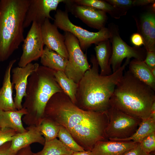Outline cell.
Returning a JSON list of instances; mask_svg holds the SVG:
<instances>
[{
  "mask_svg": "<svg viewBox=\"0 0 155 155\" xmlns=\"http://www.w3.org/2000/svg\"><path fill=\"white\" fill-rule=\"evenodd\" d=\"M44 117L64 127L85 151H91L99 141L108 140L105 134L108 122L106 111L82 109L63 92L57 93L51 98L45 106Z\"/></svg>",
  "mask_w": 155,
  "mask_h": 155,
  "instance_id": "obj_1",
  "label": "cell"
},
{
  "mask_svg": "<svg viewBox=\"0 0 155 155\" xmlns=\"http://www.w3.org/2000/svg\"><path fill=\"white\" fill-rule=\"evenodd\" d=\"M130 61V59H126L116 71L109 75L102 76L99 73V66L95 56L92 55V66L86 72L78 83L75 105L86 111H106L111 107L110 100L115 87Z\"/></svg>",
  "mask_w": 155,
  "mask_h": 155,
  "instance_id": "obj_2",
  "label": "cell"
},
{
  "mask_svg": "<svg viewBox=\"0 0 155 155\" xmlns=\"http://www.w3.org/2000/svg\"><path fill=\"white\" fill-rule=\"evenodd\" d=\"M155 101V90L129 70L117 84L110 100L111 106L142 120L148 117Z\"/></svg>",
  "mask_w": 155,
  "mask_h": 155,
  "instance_id": "obj_3",
  "label": "cell"
},
{
  "mask_svg": "<svg viewBox=\"0 0 155 155\" xmlns=\"http://www.w3.org/2000/svg\"><path fill=\"white\" fill-rule=\"evenodd\" d=\"M55 71L43 66L29 77L23 108L27 111L22 120L28 126L39 125L46 105L55 94L63 92L55 80Z\"/></svg>",
  "mask_w": 155,
  "mask_h": 155,
  "instance_id": "obj_4",
  "label": "cell"
},
{
  "mask_svg": "<svg viewBox=\"0 0 155 155\" xmlns=\"http://www.w3.org/2000/svg\"><path fill=\"white\" fill-rule=\"evenodd\" d=\"M30 0H0V61L9 59L24 38L23 24Z\"/></svg>",
  "mask_w": 155,
  "mask_h": 155,
  "instance_id": "obj_5",
  "label": "cell"
},
{
  "mask_svg": "<svg viewBox=\"0 0 155 155\" xmlns=\"http://www.w3.org/2000/svg\"><path fill=\"white\" fill-rule=\"evenodd\" d=\"M53 20L54 24L58 28L69 32L76 37L82 51L87 49L93 44L109 39L111 37L108 28L105 27L97 32H93L75 25L70 20L66 10H57Z\"/></svg>",
  "mask_w": 155,
  "mask_h": 155,
  "instance_id": "obj_6",
  "label": "cell"
},
{
  "mask_svg": "<svg viewBox=\"0 0 155 155\" xmlns=\"http://www.w3.org/2000/svg\"><path fill=\"white\" fill-rule=\"evenodd\" d=\"M108 122L105 130L107 140L123 139L131 136L142 120L111 106L106 111Z\"/></svg>",
  "mask_w": 155,
  "mask_h": 155,
  "instance_id": "obj_7",
  "label": "cell"
},
{
  "mask_svg": "<svg viewBox=\"0 0 155 155\" xmlns=\"http://www.w3.org/2000/svg\"><path fill=\"white\" fill-rule=\"evenodd\" d=\"M64 36L68 54V61L64 72L69 78L78 84L91 66L76 37L68 32H65Z\"/></svg>",
  "mask_w": 155,
  "mask_h": 155,
  "instance_id": "obj_8",
  "label": "cell"
},
{
  "mask_svg": "<svg viewBox=\"0 0 155 155\" xmlns=\"http://www.w3.org/2000/svg\"><path fill=\"white\" fill-rule=\"evenodd\" d=\"M108 28L111 33L109 38L112 49L110 63L112 71L114 72L121 66L123 60L133 58L138 60L144 61L147 51L144 48L128 45L121 38L119 34L118 26L111 23Z\"/></svg>",
  "mask_w": 155,
  "mask_h": 155,
  "instance_id": "obj_9",
  "label": "cell"
},
{
  "mask_svg": "<svg viewBox=\"0 0 155 155\" xmlns=\"http://www.w3.org/2000/svg\"><path fill=\"white\" fill-rule=\"evenodd\" d=\"M23 42L22 53L18 63L20 67H24L41 57L44 45L41 25L33 22Z\"/></svg>",
  "mask_w": 155,
  "mask_h": 155,
  "instance_id": "obj_10",
  "label": "cell"
},
{
  "mask_svg": "<svg viewBox=\"0 0 155 155\" xmlns=\"http://www.w3.org/2000/svg\"><path fill=\"white\" fill-rule=\"evenodd\" d=\"M66 10L89 27L100 30L105 28L108 18L106 13L91 7L81 5L72 0H65Z\"/></svg>",
  "mask_w": 155,
  "mask_h": 155,
  "instance_id": "obj_11",
  "label": "cell"
},
{
  "mask_svg": "<svg viewBox=\"0 0 155 155\" xmlns=\"http://www.w3.org/2000/svg\"><path fill=\"white\" fill-rule=\"evenodd\" d=\"M65 0H30L23 24L24 28L34 22L41 25L46 19L54 20L50 15L56 11L59 4Z\"/></svg>",
  "mask_w": 155,
  "mask_h": 155,
  "instance_id": "obj_12",
  "label": "cell"
},
{
  "mask_svg": "<svg viewBox=\"0 0 155 155\" xmlns=\"http://www.w3.org/2000/svg\"><path fill=\"white\" fill-rule=\"evenodd\" d=\"M39 66L37 63H30L24 67L18 66L11 69L12 84L16 91L14 102L16 108L19 110L23 108L22 103L23 98L26 94L28 79Z\"/></svg>",
  "mask_w": 155,
  "mask_h": 155,
  "instance_id": "obj_13",
  "label": "cell"
},
{
  "mask_svg": "<svg viewBox=\"0 0 155 155\" xmlns=\"http://www.w3.org/2000/svg\"><path fill=\"white\" fill-rule=\"evenodd\" d=\"M41 29L45 46L68 59L65 36L59 32L57 27L52 24L49 19H46L41 25Z\"/></svg>",
  "mask_w": 155,
  "mask_h": 155,
  "instance_id": "obj_14",
  "label": "cell"
},
{
  "mask_svg": "<svg viewBox=\"0 0 155 155\" xmlns=\"http://www.w3.org/2000/svg\"><path fill=\"white\" fill-rule=\"evenodd\" d=\"M26 129V132L15 135L11 141L10 149L15 154L32 143H38L43 145L45 144V140L40 133L39 125L28 126Z\"/></svg>",
  "mask_w": 155,
  "mask_h": 155,
  "instance_id": "obj_15",
  "label": "cell"
},
{
  "mask_svg": "<svg viewBox=\"0 0 155 155\" xmlns=\"http://www.w3.org/2000/svg\"><path fill=\"white\" fill-rule=\"evenodd\" d=\"M138 143L132 141H101L95 144L91 152L92 155H123Z\"/></svg>",
  "mask_w": 155,
  "mask_h": 155,
  "instance_id": "obj_16",
  "label": "cell"
},
{
  "mask_svg": "<svg viewBox=\"0 0 155 155\" xmlns=\"http://www.w3.org/2000/svg\"><path fill=\"white\" fill-rule=\"evenodd\" d=\"M16 59L11 61L7 66L0 89V110L14 111L16 108L13 99V86L11 79V72Z\"/></svg>",
  "mask_w": 155,
  "mask_h": 155,
  "instance_id": "obj_17",
  "label": "cell"
},
{
  "mask_svg": "<svg viewBox=\"0 0 155 155\" xmlns=\"http://www.w3.org/2000/svg\"><path fill=\"white\" fill-rule=\"evenodd\" d=\"M96 57L100 68V74L108 75L112 73L110 63L112 49L109 39L100 41L95 44Z\"/></svg>",
  "mask_w": 155,
  "mask_h": 155,
  "instance_id": "obj_18",
  "label": "cell"
},
{
  "mask_svg": "<svg viewBox=\"0 0 155 155\" xmlns=\"http://www.w3.org/2000/svg\"><path fill=\"white\" fill-rule=\"evenodd\" d=\"M26 113V109L23 108L14 111L0 110L1 129H11L18 133L26 132L27 130L24 127L22 119L23 116Z\"/></svg>",
  "mask_w": 155,
  "mask_h": 155,
  "instance_id": "obj_19",
  "label": "cell"
},
{
  "mask_svg": "<svg viewBox=\"0 0 155 155\" xmlns=\"http://www.w3.org/2000/svg\"><path fill=\"white\" fill-rule=\"evenodd\" d=\"M129 71L140 80L155 90V77L151 68L144 61L134 59L129 64Z\"/></svg>",
  "mask_w": 155,
  "mask_h": 155,
  "instance_id": "obj_20",
  "label": "cell"
},
{
  "mask_svg": "<svg viewBox=\"0 0 155 155\" xmlns=\"http://www.w3.org/2000/svg\"><path fill=\"white\" fill-rule=\"evenodd\" d=\"M40 58L42 66L55 71L64 72L68 61V59L46 46Z\"/></svg>",
  "mask_w": 155,
  "mask_h": 155,
  "instance_id": "obj_21",
  "label": "cell"
},
{
  "mask_svg": "<svg viewBox=\"0 0 155 155\" xmlns=\"http://www.w3.org/2000/svg\"><path fill=\"white\" fill-rule=\"evenodd\" d=\"M155 132V119L149 117L142 120L135 132L131 137L123 139L111 141L129 142L140 143L146 137Z\"/></svg>",
  "mask_w": 155,
  "mask_h": 155,
  "instance_id": "obj_22",
  "label": "cell"
},
{
  "mask_svg": "<svg viewBox=\"0 0 155 155\" xmlns=\"http://www.w3.org/2000/svg\"><path fill=\"white\" fill-rule=\"evenodd\" d=\"M54 74L55 80L63 92L69 97L71 102L75 104L76 103L75 95L78 84L69 78L64 71H55Z\"/></svg>",
  "mask_w": 155,
  "mask_h": 155,
  "instance_id": "obj_23",
  "label": "cell"
},
{
  "mask_svg": "<svg viewBox=\"0 0 155 155\" xmlns=\"http://www.w3.org/2000/svg\"><path fill=\"white\" fill-rule=\"evenodd\" d=\"M42 149L34 155H71L73 152L57 138L46 142Z\"/></svg>",
  "mask_w": 155,
  "mask_h": 155,
  "instance_id": "obj_24",
  "label": "cell"
},
{
  "mask_svg": "<svg viewBox=\"0 0 155 155\" xmlns=\"http://www.w3.org/2000/svg\"><path fill=\"white\" fill-rule=\"evenodd\" d=\"M72 1L76 4L91 7L108 13L112 18L115 19H119L122 16L117 9L105 0H72Z\"/></svg>",
  "mask_w": 155,
  "mask_h": 155,
  "instance_id": "obj_25",
  "label": "cell"
},
{
  "mask_svg": "<svg viewBox=\"0 0 155 155\" xmlns=\"http://www.w3.org/2000/svg\"><path fill=\"white\" fill-rule=\"evenodd\" d=\"M39 125L41 135L45 142L52 140L57 137L60 125L49 119L43 117Z\"/></svg>",
  "mask_w": 155,
  "mask_h": 155,
  "instance_id": "obj_26",
  "label": "cell"
},
{
  "mask_svg": "<svg viewBox=\"0 0 155 155\" xmlns=\"http://www.w3.org/2000/svg\"><path fill=\"white\" fill-rule=\"evenodd\" d=\"M155 13L154 6H153L149 11L144 13L141 16L139 20H135L138 30L137 32L142 36L144 40V46L147 41L151 18Z\"/></svg>",
  "mask_w": 155,
  "mask_h": 155,
  "instance_id": "obj_27",
  "label": "cell"
},
{
  "mask_svg": "<svg viewBox=\"0 0 155 155\" xmlns=\"http://www.w3.org/2000/svg\"><path fill=\"white\" fill-rule=\"evenodd\" d=\"M57 137L65 146L73 152L85 151L75 142L69 132L62 126L60 125Z\"/></svg>",
  "mask_w": 155,
  "mask_h": 155,
  "instance_id": "obj_28",
  "label": "cell"
},
{
  "mask_svg": "<svg viewBox=\"0 0 155 155\" xmlns=\"http://www.w3.org/2000/svg\"><path fill=\"white\" fill-rule=\"evenodd\" d=\"M144 46L146 51H155V13L152 17L147 41Z\"/></svg>",
  "mask_w": 155,
  "mask_h": 155,
  "instance_id": "obj_29",
  "label": "cell"
},
{
  "mask_svg": "<svg viewBox=\"0 0 155 155\" xmlns=\"http://www.w3.org/2000/svg\"><path fill=\"white\" fill-rule=\"evenodd\" d=\"M106 2L117 9L122 16L125 15L127 11L133 6V0H105Z\"/></svg>",
  "mask_w": 155,
  "mask_h": 155,
  "instance_id": "obj_30",
  "label": "cell"
},
{
  "mask_svg": "<svg viewBox=\"0 0 155 155\" xmlns=\"http://www.w3.org/2000/svg\"><path fill=\"white\" fill-rule=\"evenodd\" d=\"M140 146L146 153H151L155 150V132L145 137L140 142Z\"/></svg>",
  "mask_w": 155,
  "mask_h": 155,
  "instance_id": "obj_31",
  "label": "cell"
},
{
  "mask_svg": "<svg viewBox=\"0 0 155 155\" xmlns=\"http://www.w3.org/2000/svg\"><path fill=\"white\" fill-rule=\"evenodd\" d=\"M18 133L15 130L5 128L0 130V147L6 143L11 142L14 136Z\"/></svg>",
  "mask_w": 155,
  "mask_h": 155,
  "instance_id": "obj_32",
  "label": "cell"
},
{
  "mask_svg": "<svg viewBox=\"0 0 155 155\" xmlns=\"http://www.w3.org/2000/svg\"><path fill=\"white\" fill-rule=\"evenodd\" d=\"M123 155H152L144 152L142 148L140 143H138L135 148L125 152Z\"/></svg>",
  "mask_w": 155,
  "mask_h": 155,
  "instance_id": "obj_33",
  "label": "cell"
},
{
  "mask_svg": "<svg viewBox=\"0 0 155 155\" xmlns=\"http://www.w3.org/2000/svg\"><path fill=\"white\" fill-rule=\"evenodd\" d=\"M144 61L150 68H155V51H147Z\"/></svg>",
  "mask_w": 155,
  "mask_h": 155,
  "instance_id": "obj_34",
  "label": "cell"
},
{
  "mask_svg": "<svg viewBox=\"0 0 155 155\" xmlns=\"http://www.w3.org/2000/svg\"><path fill=\"white\" fill-rule=\"evenodd\" d=\"M131 43L135 46L140 47L144 45V39L142 36L139 33H134L131 35L130 38Z\"/></svg>",
  "mask_w": 155,
  "mask_h": 155,
  "instance_id": "obj_35",
  "label": "cell"
},
{
  "mask_svg": "<svg viewBox=\"0 0 155 155\" xmlns=\"http://www.w3.org/2000/svg\"><path fill=\"white\" fill-rule=\"evenodd\" d=\"M11 143L8 142L0 147V155H16L10 149Z\"/></svg>",
  "mask_w": 155,
  "mask_h": 155,
  "instance_id": "obj_36",
  "label": "cell"
},
{
  "mask_svg": "<svg viewBox=\"0 0 155 155\" xmlns=\"http://www.w3.org/2000/svg\"><path fill=\"white\" fill-rule=\"evenodd\" d=\"M155 2L154 0H133V6H144L150 4H154Z\"/></svg>",
  "mask_w": 155,
  "mask_h": 155,
  "instance_id": "obj_37",
  "label": "cell"
},
{
  "mask_svg": "<svg viewBox=\"0 0 155 155\" xmlns=\"http://www.w3.org/2000/svg\"><path fill=\"white\" fill-rule=\"evenodd\" d=\"M30 146L24 148L19 150L16 155H34Z\"/></svg>",
  "mask_w": 155,
  "mask_h": 155,
  "instance_id": "obj_38",
  "label": "cell"
},
{
  "mask_svg": "<svg viewBox=\"0 0 155 155\" xmlns=\"http://www.w3.org/2000/svg\"><path fill=\"white\" fill-rule=\"evenodd\" d=\"M149 117L155 119V101L153 102L152 104Z\"/></svg>",
  "mask_w": 155,
  "mask_h": 155,
  "instance_id": "obj_39",
  "label": "cell"
},
{
  "mask_svg": "<svg viewBox=\"0 0 155 155\" xmlns=\"http://www.w3.org/2000/svg\"><path fill=\"white\" fill-rule=\"evenodd\" d=\"M71 155H92L91 151H85L83 152H73Z\"/></svg>",
  "mask_w": 155,
  "mask_h": 155,
  "instance_id": "obj_40",
  "label": "cell"
},
{
  "mask_svg": "<svg viewBox=\"0 0 155 155\" xmlns=\"http://www.w3.org/2000/svg\"><path fill=\"white\" fill-rule=\"evenodd\" d=\"M151 72L152 75L155 77V68L151 69Z\"/></svg>",
  "mask_w": 155,
  "mask_h": 155,
  "instance_id": "obj_41",
  "label": "cell"
},
{
  "mask_svg": "<svg viewBox=\"0 0 155 155\" xmlns=\"http://www.w3.org/2000/svg\"><path fill=\"white\" fill-rule=\"evenodd\" d=\"M0 129H1V128H0Z\"/></svg>",
  "mask_w": 155,
  "mask_h": 155,
  "instance_id": "obj_42",
  "label": "cell"
}]
</instances>
